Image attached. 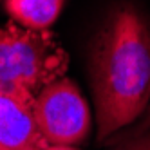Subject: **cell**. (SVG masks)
Wrapping results in <instances>:
<instances>
[{
    "instance_id": "1",
    "label": "cell",
    "mask_w": 150,
    "mask_h": 150,
    "mask_svg": "<svg viewBox=\"0 0 150 150\" xmlns=\"http://www.w3.org/2000/svg\"><path fill=\"white\" fill-rule=\"evenodd\" d=\"M89 74L98 139L107 141L150 101V24L137 7L123 4L109 15L92 44Z\"/></svg>"
},
{
    "instance_id": "2",
    "label": "cell",
    "mask_w": 150,
    "mask_h": 150,
    "mask_svg": "<svg viewBox=\"0 0 150 150\" xmlns=\"http://www.w3.org/2000/svg\"><path fill=\"white\" fill-rule=\"evenodd\" d=\"M67 62L65 51L44 31L0 27V89L35 101L44 87L63 78Z\"/></svg>"
},
{
    "instance_id": "3",
    "label": "cell",
    "mask_w": 150,
    "mask_h": 150,
    "mask_svg": "<svg viewBox=\"0 0 150 150\" xmlns=\"http://www.w3.org/2000/svg\"><path fill=\"white\" fill-rule=\"evenodd\" d=\"M35 117L47 145L76 146L87 141L92 116L80 87L69 78H58L35 98Z\"/></svg>"
},
{
    "instance_id": "4",
    "label": "cell",
    "mask_w": 150,
    "mask_h": 150,
    "mask_svg": "<svg viewBox=\"0 0 150 150\" xmlns=\"http://www.w3.org/2000/svg\"><path fill=\"white\" fill-rule=\"evenodd\" d=\"M33 100L0 89V145L7 150H44Z\"/></svg>"
},
{
    "instance_id": "5",
    "label": "cell",
    "mask_w": 150,
    "mask_h": 150,
    "mask_svg": "<svg viewBox=\"0 0 150 150\" xmlns=\"http://www.w3.org/2000/svg\"><path fill=\"white\" fill-rule=\"evenodd\" d=\"M65 0H4V9L15 24L31 31H45L56 22Z\"/></svg>"
},
{
    "instance_id": "6",
    "label": "cell",
    "mask_w": 150,
    "mask_h": 150,
    "mask_svg": "<svg viewBox=\"0 0 150 150\" xmlns=\"http://www.w3.org/2000/svg\"><path fill=\"white\" fill-rule=\"evenodd\" d=\"M110 150H150V110L143 123L137 125L128 136L117 139Z\"/></svg>"
},
{
    "instance_id": "7",
    "label": "cell",
    "mask_w": 150,
    "mask_h": 150,
    "mask_svg": "<svg viewBox=\"0 0 150 150\" xmlns=\"http://www.w3.org/2000/svg\"><path fill=\"white\" fill-rule=\"evenodd\" d=\"M44 150H80L76 146H69V145H49Z\"/></svg>"
},
{
    "instance_id": "8",
    "label": "cell",
    "mask_w": 150,
    "mask_h": 150,
    "mask_svg": "<svg viewBox=\"0 0 150 150\" xmlns=\"http://www.w3.org/2000/svg\"><path fill=\"white\" fill-rule=\"evenodd\" d=\"M0 150H7V148H6V146H2V145H0Z\"/></svg>"
}]
</instances>
